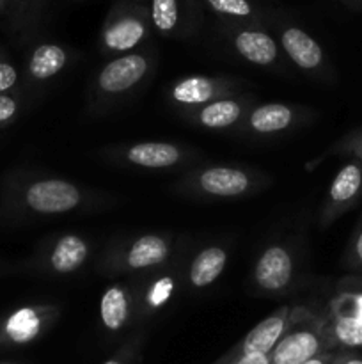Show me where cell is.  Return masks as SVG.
Instances as JSON below:
<instances>
[{"mask_svg": "<svg viewBox=\"0 0 362 364\" xmlns=\"http://www.w3.org/2000/svg\"><path fill=\"white\" fill-rule=\"evenodd\" d=\"M149 13L142 6H117L103 28V45L112 52H126L144 39Z\"/></svg>", "mask_w": 362, "mask_h": 364, "instance_id": "cell-2", "label": "cell"}, {"mask_svg": "<svg viewBox=\"0 0 362 364\" xmlns=\"http://www.w3.org/2000/svg\"><path fill=\"white\" fill-rule=\"evenodd\" d=\"M18 82V71L9 60L0 59V95L13 89Z\"/></svg>", "mask_w": 362, "mask_h": 364, "instance_id": "cell-28", "label": "cell"}, {"mask_svg": "<svg viewBox=\"0 0 362 364\" xmlns=\"http://www.w3.org/2000/svg\"><path fill=\"white\" fill-rule=\"evenodd\" d=\"M25 205L35 213H66L77 208L82 194L73 183L64 180H39L25 191Z\"/></svg>", "mask_w": 362, "mask_h": 364, "instance_id": "cell-3", "label": "cell"}, {"mask_svg": "<svg viewBox=\"0 0 362 364\" xmlns=\"http://www.w3.org/2000/svg\"><path fill=\"white\" fill-rule=\"evenodd\" d=\"M46 308H20L11 313L4 322L0 323V345H27L39 338L45 329Z\"/></svg>", "mask_w": 362, "mask_h": 364, "instance_id": "cell-6", "label": "cell"}, {"mask_svg": "<svg viewBox=\"0 0 362 364\" xmlns=\"http://www.w3.org/2000/svg\"><path fill=\"white\" fill-rule=\"evenodd\" d=\"M133 2H144V0H133Z\"/></svg>", "mask_w": 362, "mask_h": 364, "instance_id": "cell-36", "label": "cell"}, {"mask_svg": "<svg viewBox=\"0 0 362 364\" xmlns=\"http://www.w3.org/2000/svg\"><path fill=\"white\" fill-rule=\"evenodd\" d=\"M183 11V0H151L149 18L153 27L162 34H170L177 28Z\"/></svg>", "mask_w": 362, "mask_h": 364, "instance_id": "cell-22", "label": "cell"}, {"mask_svg": "<svg viewBox=\"0 0 362 364\" xmlns=\"http://www.w3.org/2000/svg\"><path fill=\"white\" fill-rule=\"evenodd\" d=\"M0 364H14V363H0Z\"/></svg>", "mask_w": 362, "mask_h": 364, "instance_id": "cell-37", "label": "cell"}, {"mask_svg": "<svg viewBox=\"0 0 362 364\" xmlns=\"http://www.w3.org/2000/svg\"><path fill=\"white\" fill-rule=\"evenodd\" d=\"M169 256V244L156 235H144L137 238L126 255V265L130 269H149L163 263Z\"/></svg>", "mask_w": 362, "mask_h": 364, "instance_id": "cell-14", "label": "cell"}, {"mask_svg": "<svg viewBox=\"0 0 362 364\" xmlns=\"http://www.w3.org/2000/svg\"><path fill=\"white\" fill-rule=\"evenodd\" d=\"M362 194V162H350L341 167L329 191V217L341 215Z\"/></svg>", "mask_w": 362, "mask_h": 364, "instance_id": "cell-8", "label": "cell"}, {"mask_svg": "<svg viewBox=\"0 0 362 364\" xmlns=\"http://www.w3.org/2000/svg\"><path fill=\"white\" fill-rule=\"evenodd\" d=\"M215 92V80L206 77H190L183 78L174 85L172 98L183 105H199V103H209Z\"/></svg>", "mask_w": 362, "mask_h": 364, "instance_id": "cell-20", "label": "cell"}, {"mask_svg": "<svg viewBox=\"0 0 362 364\" xmlns=\"http://www.w3.org/2000/svg\"><path fill=\"white\" fill-rule=\"evenodd\" d=\"M126 159L135 166L148 169H165L180 162L181 151L169 142H141L128 149Z\"/></svg>", "mask_w": 362, "mask_h": 364, "instance_id": "cell-13", "label": "cell"}, {"mask_svg": "<svg viewBox=\"0 0 362 364\" xmlns=\"http://www.w3.org/2000/svg\"><path fill=\"white\" fill-rule=\"evenodd\" d=\"M241 116V105L234 100H215L202 107L199 123L206 128H227L236 123Z\"/></svg>", "mask_w": 362, "mask_h": 364, "instance_id": "cell-21", "label": "cell"}, {"mask_svg": "<svg viewBox=\"0 0 362 364\" xmlns=\"http://www.w3.org/2000/svg\"><path fill=\"white\" fill-rule=\"evenodd\" d=\"M330 315L350 316V318L362 322V294L351 291H339L337 297L330 301Z\"/></svg>", "mask_w": 362, "mask_h": 364, "instance_id": "cell-24", "label": "cell"}, {"mask_svg": "<svg viewBox=\"0 0 362 364\" xmlns=\"http://www.w3.org/2000/svg\"><path fill=\"white\" fill-rule=\"evenodd\" d=\"M293 315L295 309H291L290 306H283L275 313L261 320L258 326L252 327L247 336L241 340V343L231 352L234 354H270L280 341V338L284 336L287 327L291 326Z\"/></svg>", "mask_w": 362, "mask_h": 364, "instance_id": "cell-4", "label": "cell"}, {"mask_svg": "<svg viewBox=\"0 0 362 364\" xmlns=\"http://www.w3.org/2000/svg\"><path fill=\"white\" fill-rule=\"evenodd\" d=\"M67 63V53L62 46L45 43L35 46L28 60V73L35 80H46L59 73Z\"/></svg>", "mask_w": 362, "mask_h": 364, "instance_id": "cell-17", "label": "cell"}, {"mask_svg": "<svg viewBox=\"0 0 362 364\" xmlns=\"http://www.w3.org/2000/svg\"><path fill=\"white\" fill-rule=\"evenodd\" d=\"M6 2H7V0H0V11H2L4 7H6Z\"/></svg>", "mask_w": 362, "mask_h": 364, "instance_id": "cell-35", "label": "cell"}, {"mask_svg": "<svg viewBox=\"0 0 362 364\" xmlns=\"http://www.w3.org/2000/svg\"><path fill=\"white\" fill-rule=\"evenodd\" d=\"M233 45L245 60L259 66H270L279 55L275 39L258 28H241L233 36Z\"/></svg>", "mask_w": 362, "mask_h": 364, "instance_id": "cell-10", "label": "cell"}, {"mask_svg": "<svg viewBox=\"0 0 362 364\" xmlns=\"http://www.w3.org/2000/svg\"><path fill=\"white\" fill-rule=\"evenodd\" d=\"M293 277V259L280 245H272L263 251L254 269V279L263 290L280 291L290 284Z\"/></svg>", "mask_w": 362, "mask_h": 364, "instance_id": "cell-7", "label": "cell"}, {"mask_svg": "<svg viewBox=\"0 0 362 364\" xmlns=\"http://www.w3.org/2000/svg\"><path fill=\"white\" fill-rule=\"evenodd\" d=\"M16 114H18L16 98L11 95H7V92L0 95V128L6 127V124H9L11 121L16 117Z\"/></svg>", "mask_w": 362, "mask_h": 364, "instance_id": "cell-27", "label": "cell"}, {"mask_svg": "<svg viewBox=\"0 0 362 364\" xmlns=\"http://www.w3.org/2000/svg\"><path fill=\"white\" fill-rule=\"evenodd\" d=\"M348 263H350L351 269L362 272V223L361 226L355 231L353 238H351L350 252H348Z\"/></svg>", "mask_w": 362, "mask_h": 364, "instance_id": "cell-29", "label": "cell"}, {"mask_svg": "<svg viewBox=\"0 0 362 364\" xmlns=\"http://www.w3.org/2000/svg\"><path fill=\"white\" fill-rule=\"evenodd\" d=\"M172 288H174V283L170 277H163V279L156 281L148 294L149 306H153V308H160V306L165 304V302L169 301L170 294H172Z\"/></svg>", "mask_w": 362, "mask_h": 364, "instance_id": "cell-25", "label": "cell"}, {"mask_svg": "<svg viewBox=\"0 0 362 364\" xmlns=\"http://www.w3.org/2000/svg\"><path fill=\"white\" fill-rule=\"evenodd\" d=\"M332 364H362V355L357 350H336Z\"/></svg>", "mask_w": 362, "mask_h": 364, "instance_id": "cell-30", "label": "cell"}, {"mask_svg": "<svg viewBox=\"0 0 362 364\" xmlns=\"http://www.w3.org/2000/svg\"><path fill=\"white\" fill-rule=\"evenodd\" d=\"M204 4L219 16L234 18V20H251L258 14L251 0H204Z\"/></svg>", "mask_w": 362, "mask_h": 364, "instance_id": "cell-23", "label": "cell"}, {"mask_svg": "<svg viewBox=\"0 0 362 364\" xmlns=\"http://www.w3.org/2000/svg\"><path fill=\"white\" fill-rule=\"evenodd\" d=\"M23 2H28V0H23Z\"/></svg>", "mask_w": 362, "mask_h": 364, "instance_id": "cell-38", "label": "cell"}, {"mask_svg": "<svg viewBox=\"0 0 362 364\" xmlns=\"http://www.w3.org/2000/svg\"><path fill=\"white\" fill-rule=\"evenodd\" d=\"M334 355H336V350H327V352H323V354L316 355V358L309 359V361L304 364H332Z\"/></svg>", "mask_w": 362, "mask_h": 364, "instance_id": "cell-33", "label": "cell"}, {"mask_svg": "<svg viewBox=\"0 0 362 364\" xmlns=\"http://www.w3.org/2000/svg\"><path fill=\"white\" fill-rule=\"evenodd\" d=\"M280 45H283L284 52L290 55V59L305 71L318 70L325 59V53H323L319 43L298 27L284 28L280 34Z\"/></svg>", "mask_w": 362, "mask_h": 364, "instance_id": "cell-9", "label": "cell"}, {"mask_svg": "<svg viewBox=\"0 0 362 364\" xmlns=\"http://www.w3.org/2000/svg\"><path fill=\"white\" fill-rule=\"evenodd\" d=\"M133 363V350L131 348H124V350L117 352L114 358H110L109 361H105L103 364H131Z\"/></svg>", "mask_w": 362, "mask_h": 364, "instance_id": "cell-32", "label": "cell"}, {"mask_svg": "<svg viewBox=\"0 0 362 364\" xmlns=\"http://www.w3.org/2000/svg\"><path fill=\"white\" fill-rule=\"evenodd\" d=\"M346 6L353 7V9H358V7H362V0H343Z\"/></svg>", "mask_w": 362, "mask_h": 364, "instance_id": "cell-34", "label": "cell"}, {"mask_svg": "<svg viewBox=\"0 0 362 364\" xmlns=\"http://www.w3.org/2000/svg\"><path fill=\"white\" fill-rule=\"evenodd\" d=\"M87 255V244L80 237H77V235H66L53 247L52 256H50V265H52V269L55 272L70 274L84 265Z\"/></svg>", "mask_w": 362, "mask_h": 364, "instance_id": "cell-15", "label": "cell"}, {"mask_svg": "<svg viewBox=\"0 0 362 364\" xmlns=\"http://www.w3.org/2000/svg\"><path fill=\"white\" fill-rule=\"evenodd\" d=\"M199 185L209 196L219 198H236L245 194L251 187V178L247 173L233 167H212L201 173Z\"/></svg>", "mask_w": 362, "mask_h": 364, "instance_id": "cell-11", "label": "cell"}, {"mask_svg": "<svg viewBox=\"0 0 362 364\" xmlns=\"http://www.w3.org/2000/svg\"><path fill=\"white\" fill-rule=\"evenodd\" d=\"M293 121V110L283 103H268L252 110L248 124L258 134H275L286 130Z\"/></svg>", "mask_w": 362, "mask_h": 364, "instance_id": "cell-19", "label": "cell"}, {"mask_svg": "<svg viewBox=\"0 0 362 364\" xmlns=\"http://www.w3.org/2000/svg\"><path fill=\"white\" fill-rule=\"evenodd\" d=\"M330 350L323 331V318L305 309H295L293 322L270 352V364H304Z\"/></svg>", "mask_w": 362, "mask_h": 364, "instance_id": "cell-1", "label": "cell"}, {"mask_svg": "<svg viewBox=\"0 0 362 364\" xmlns=\"http://www.w3.org/2000/svg\"><path fill=\"white\" fill-rule=\"evenodd\" d=\"M216 364H270V354H234V352H229Z\"/></svg>", "mask_w": 362, "mask_h": 364, "instance_id": "cell-26", "label": "cell"}, {"mask_svg": "<svg viewBox=\"0 0 362 364\" xmlns=\"http://www.w3.org/2000/svg\"><path fill=\"white\" fill-rule=\"evenodd\" d=\"M130 315V299L123 287H110L103 294L99 304V316L109 331L123 329Z\"/></svg>", "mask_w": 362, "mask_h": 364, "instance_id": "cell-18", "label": "cell"}, {"mask_svg": "<svg viewBox=\"0 0 362 364\" xmlns=\"http://www.w3.org/2000/svg\"><path fill=\"white\" fill-rule=\"evenodd\" d=\"M323 331L330 350H358L362 348V322L350 316L330 315L323 318Z\"/></svg>", "mask_w": 362, "mask_h": 364, "instance_id": "cell-12", "label": "cell"}, {"mask_svg": "<svg viewBox=\"0 0 362 364\" xmlns=\"http://www.w3.org/2000/svg\"><path fill=\"white\" fill-rule=\"evenodd\" d=\"M149 63L141 53H126L110 60L98 75V87L109 95L128 91L144 78Z\"/></svg>", "mask_w": 362, "mask_h": 364, "instance_id": "cell-5", "label": "cell"}, {"mask_svg": "<svg viewBox=\"0 0 362 364\" xmlns=\"http://www.w3.org/2000/svg\"><path fill=\"white\" fill-rule=\"evenodd\" d=\"M339 291H351V294H362V276L346 277L339 283Z\"/></svg>", "mask_w": 362, "mask_h": 364, "instance_id": "cell-31", "label": "cell"}, {"mask_svg": "<svg viewBox=\"0 0 362 364\" xmlns=\"http://www.w3.org/2000/svg\"><path fill=\"white\" fill-rule=\"evenodd\" d=\"M227 263V252L220 247H208L199 252L190 265V283L195 288L209 287L220 274L224 272Z\"/></svg>", "mask_w": 362, "mask_h": 364, "instance_id": "cell-16", "label": "cell"}]
</instances>
